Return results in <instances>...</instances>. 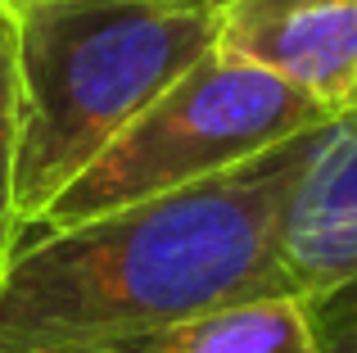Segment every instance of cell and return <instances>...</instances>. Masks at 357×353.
Returning <instances> with one entry per match:
<instances>
[{
	"label": "cell",
	"mask_w": 357,
	"mask_h": 353,
	"mask_svg": "<svg viewBox=\"0 0 357 353\" xmlns=\"http://www.w3.org/2000/svg\"><path fill=\"white\" fill-rule=\"evenodd\" d=\"M18 231L218 50V0H18Z\"/></svg>",
	"instance_id": "7a4b0ae2"
},
{
	"label": "cell",
	"mask_w": 357,
	"mask_h": 353,
	"mask_svg": "<svg viewBox=\"0 0 357 353\" xmlns=\"http://www.w3.org/2000/svg\"><path fill=\"white\" fill-rule=\"evenodd\" d=\"M317 322L340 326V322H357V276H349L344 285H335L331 294L317 299Z\"/></svg>",
	"instance_id": "ba28073f"
},
{
	"label": "cell",
	"mask_w": 357,
	"mask_h": 353,
	"mask_svg": "<svg viewBox=\"0 0 357 353\" xmlns=\"http://www.w3.org/2000/svg\"><path fill=\"white\" fill-rule=\"evenodd\" d=\"M280 254L307 299L357 276V114L335 118L307 159L280 227Z\"/></svg>",
	"instance_id": "5b68a950"
},
{
	"label": "cell",
	"mask_w": 357,
	"mask_h": 353,
	"mask_svg": "<svg viewBox=\"0 0 357 353\" xmlns=\"http://www.w3.org/2000/svg\"><path fill=\"white\" fill-rule=\"evenodd\" d=\"M331 123V109L276 73L213 50L82 168L77 181L45 209L32 236L236 172L276 145Z\"/></svg>",
	"instance_id": "3957f363"
},
{
	"label": "cell",
	"mask_w": 357,
	"mask_h": 353,
	"mask_svg": "<svg viewBox=\"0 0 357 353\" xmlns=\"http://www.w3.org/2000/svg\"><path fill=\"white\" fill-rule=\"evenodd\" d=\"M321 132L23 240L0 272V353H118L199 313L298 290L280 227Z\"/></svg>",
	"instance_id": "6da1fadb"
},
{
	"label": "cell",
	"mask_w": 357,
	"mask_h": 353,
	"mask_svg": "<svg viewBox=\"0 0 357 353\" xmlns=\"http://www.w3.org/2000/svg\"><path fill=\"white\" fill-rule=\"evenodd\" d=\"M14 181H18V32H14V5H0V272L23 245Z\"/></svg>",
	"instance_id": "52a82bcc"
},
{
	"label": "cell",
	"mask_w": 357,
	"mask_h": 353,
	"mask_svg": "<svg viewBox=\"0 0 357 353\" xmlns=\"http://www.w3.org/2000/svg\"><path fill=\"white\" fill-rule=\"evenodd\" d=\"M349 114H357V91H353V105H349ZM349 114H344V118H349Z\"/></svg>",
	"instance_id": "30bf717a"
},
{
	"label": "cell",
	"mask_w": 357,
	"mask_h": 353,
	"mask_svg": "<svg viewBox=\"0 0 357 353\" xmlns=\"http://www.w3.org/2000/svg\"><path fill=\"white\" fill-rule=\"evenodd\" d=\"M321 353H357V322H340V326L321 322Z\"/></svg>",
	"instance_id": "9c48e42d"
},
{
	"label": "cell",
	"mask_w": 357,
	"mask_h": 353,
	"mask_svg": "<svg viewBox=\"0 0 357 353\" xmlns=\"http://www.w3.org/2000/svg\"><path fill=\"white\" fill-rule=\"evenodd\" d=\"M218 50L344 118L357 91V0H218Z\"/></svg>",
	"instance_id": "277c9868"
},
{
	"label": "cell",
	"mask_w": 357,
	"mask_h": 353,
	"mask_svg": "<svg viewBox=\"0 0 357 353\" xmlns=\"http://www.w3.org/2000/svg\"><path fill=\"white\" fill-rule=\"evenodd\" d=\"M118 353H321V322L307 294L285 290L199 313Z\"/></svg>",
	"instance_id": "8992f818"
},
{
	"label": "cell",
	"mask_w": 357,
	"mask_h": 353,
	"mask_svg": "<svg viewBox=\"0 0 357 353\" xmlns=\"http://www.w3.org/2000/svg\"><path fill=\"white\" fill-rule=\"evenodd\" d=\"M0 5H18V0H0Z\"/></svg>",
	"instance_id": "8fae6325"
}]
</instances>
